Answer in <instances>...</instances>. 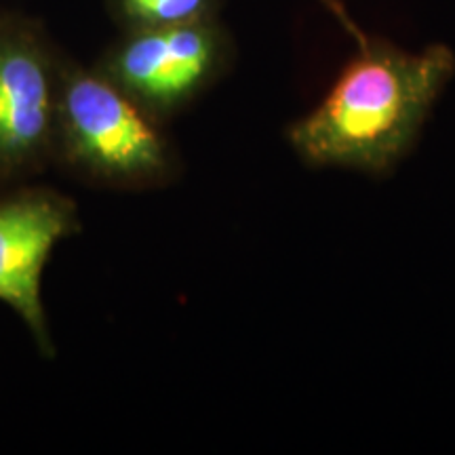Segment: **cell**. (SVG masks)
<instances>
[{"label":"cell","mask_w":455,"mask_h":455,"mask_svg":"<svg viewBox=\"0 0 455 455\" xmlns=\"http://www.w3.org/2000/svg\"><path fill=\"white\" fill-rule=\"evenodd\" d=\"M453 74L447 44L405 51L369 36L321 104L289 127V144L315 167L386 173L413 146Z\"/></svg>","instance_id":"6da1fadb"},{"label":"cell","mask_w":455,"mask_h":455,"mask_svg":"<svg viewBox=\"0 0 455 455\" xmlns=\"http://www.w3.org/2000/svg\"><path fill=\"white\" fill-rule=\"evenodd\" d=\"M155 114L104 72L61 68L55 144L74 169L112 186H152L171 171Z\"/></svg>","instance_id":"7a4b0ae2"},{"label":"cell","mask_w":455,"mask_h":455,"mask_svg":"<svg viewBox=\"0 0 455 455\" xmlns=\"http://www.w3.org/2000/svg\"><path fill=\"white\" fill-rule=\"evenodd\" d=\"M228 38L215 20L131 30L101 72L155 116L175 112L220 76Z\"/></svg>","instance_id":"3957f363"},{"label":"cell","mask_w":455,"mask_h":455,"mask_svg":"<svg viewBox=\"0 0 455 455\" xmlns=\"http://www.w3.org/2000/svg\"><path fill=\"white\" fill-rule=\"evenodd\" d=\"M76 230V207L53 190H24L0 201V301L26 323L44 355L53 352V341L43 272L57 243Z\"/></svg>","instance_id":"277c9868"},{"label":"cell","mask_w":455,"mask_h":455,"mask_svg":"<svg viewBox=\"0 0 455 455\" xmlns=\"http://www.w3.org/2000/svg\"><path fill=\"white\" fill-rule=\"evenodd\" d=\"M60 72L30 28H0V175L32 169L55 144Z\"/></svg>","instance_id":"5b68a950"},{"label":"cell","mask_w":455,"mask_h":455,"mask_svg":"<svg viewBox=\"0 0 455 455\" xmlns=\"http://www.w3.org/2000/svg\"><path fill=\"white\" fill-rule=\"evenodd\" d=\"M220 0H110L124 30H150L215 20Z\"/></svg>","instance_id":"8992f818"},{"label":"cell","mask_w":455,"mask_h":455,"mask_svg":"<svg viewBox=\"0 0 455 455\" xmlns=\"http://www.w3.org/2000/svg\"><path fill=\"white\" fill-rule=\"evenodd\" d=\"M318 3H321L323 7L329 11V13L335 17V20H338V24L344 28V30L348 32L352 38H355L356 47H363V44H367L369 36L361 30V26H358L356 21L352 20V15L348 13V9H346V4L341 3V0H318Z\"/></svg>","instance_id":"52a82bcc"}]
</instances>
